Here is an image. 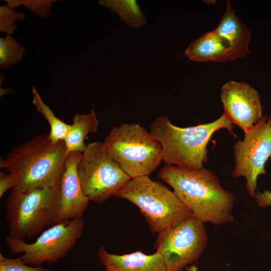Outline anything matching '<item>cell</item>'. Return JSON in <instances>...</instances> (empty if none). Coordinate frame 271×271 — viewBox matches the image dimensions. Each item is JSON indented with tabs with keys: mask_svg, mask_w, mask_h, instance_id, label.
Here are the masks:
<instances>
[{
	"mask_svg": "<svg viewBox=\"0 0 271 271\" xmlns=\"http://www.w3.org/2000/svg\"><path fill=\"white\" fill-rule=\"evenodd\" d=\"M159 177L173 189L180 201L204 223L222 225L232 222L234 196L226 190L217 177L204 167L188 170L165 165Z\"/></svg>",
	"mask_w": 271,
	"mask_h": 271,
	"instance_id": "6da1fadb",
	"label": "cell"
},
{
	"mask_svg": "<svg viewBox=\"0 0 271 271\" xmlns=\"http://www.w3.org/2000/svg\"><path fill=\"white\" fill-rule=\"evenodd\" d=\"M67 155L64 141L54 143L49 134H40L1 158L0 168L14 178L13 188L54 186L59 184Z\"/></svg>",
	"mask_w": 271,
	"mask_h": 271,
	"instance_id": "7a4b0ae2",
	"label": "cell"
},
{
	"mask_svg": "<svg viewBox=\"0 0 271 271\" xmlns=\"http://www.w3.org/2000/svg\"><path fill=\"white\" fill-rule=\"evenodd\" d=\"M150 128L161 145L165 165L188 170L204 167L208 160L207 146L215 132L225 128L234 136L233 126L224 114L213 122L185 127L174 125L167 116H160Z\"/></svg>",
	"mask_w": 271,
	"mask_h": 271,
	"instance_id": "3957f363",
	"label": "cell"
},
{
	"mask_svg": "<svg viewBox=\"0 0 271 271\" xmlns=\"http://www.w3.org/2000/svg\"><path fill=\"white\" fill-rule=\"evenodd\" d=\"M59 184L26 190L12 189L6 202L8 236L25 240L58 223Z\"/></svg>",
	"mask_w": 271,
	"mask_h": 271,
	"instance_id": "277c9868",
	"label": "cell"
},
{
	"mask_svg": "<svg viewBox=\"0 0 271 271\" xmlns=\"http://www.w3.org/2000/svg\"><path fill=\"white\" fill-rule=\"evenodd\" d=\"M102 146L131 179L149 176L162 161V147L144 127L122 123L112 127Z\"/></svg>",
	"mask_w": 271,
	"mask_h": 271,
	"instance_id": "5b68a950",
	"label": "cell"
},
{
	"mask_svg": "<svg viewBox=\"0 0 271 271\" xmlns=\"http://www.w3.org/2000/svg\"><path fill=\"white\" fill-rule=\"evenodd\" d=\"M114 196L136 205L153 233L168 230L192 214L173 191L149 176L131 179Z\"/></svg>",
	"mask_w": 271,
	"mask_h": 271,
	"instance_id": "8992f818",
	"label": "cell"
},
{
	"mask_svg": "<svg viewBox=\"0 0 271 271\" xmlns=\"http://www.w3.org/2000/svg\"><path fill=\"white\" fill-rule=\"evenodd\" d=\"M77 172L84 195L97 204L115 196L131 179L109 156L100 142L86 145L81 153Z\"/></svg>",
	"mask_w": 271,
	"mask_h": 271,
	"instance_id": "52a82bcc",
	"label": "cell"
},
{
	"mask_svg": "<svg viewBox=\"0 0 271 271\" xmlns=\"http://www.w3.org/2000/svg\"><path fill=\"white\" fill-rule=\"evenodd\" d=\"M85 222L75 218L56 223L43 231L32 243L6 237L7 245L13 254L23 253L20 257L27 264L36 266L54 263L65 256L83 234Z\"/></svg>",
	"mask_w": 271,
	"mask_h": 271,
	"instance_id": "ba28073f",
	"label": "cell"
},
{
	"mask_svg": "<svg viewBox=\"0 0 271 271\" xmlns=\"http://www.w3.org/2000/svg\"><path fill=\"white\" fill-rule=\"evenodd\" d=\"M207 241L204 223L192 214L158 233L155 246L162 254L167 271H182L200 258Z\"/></svg>",
	"mask_w": 271,
	"mask_h": 271,
	"instance_id": "9c48e42d",
	"label": "cell"
},
{
	"mask_svg": "<svg viewBox=\"0 0 271 271\" xmlns=\"http://www.w3.org/2000/svg\"><path fill=\"white\" fill-rule=\"evenodd\" d=\"M244 133L243 140L236 142L233 147L235 165L232 176L244 177L247 192L254 197L258 177L266 174L265 165L271 157V118L262 116Z\"/></svg>",
	"mask_w": 271,
	"mask_h": 271,
	"instance_id": "30bf717a",
	"label": "cell"
},
{
	"mask_svg": "<svg viewBox=\"0 0 271 271\" xmlns=\"http://www.w3.org/2000/svg\"><path fill=\"white\" fill-rule=\"evenodd\" d=\"M223 114L244 132L250 130L262 117L260 98L249 84L229 81L220 90Z\"/></svg>",
	"mask_w": 271,
	"mask_h": 271,
	"instance_id": "8fae6325",
	"label": "cell"
},
{
	"mask_svg": "<svg viewBox=\"0 0 271 271\" xmlns=\"http://www.w3.org/2000/svg\"><path fill=\"white\" fill-rule=\"evenodd\" d=\"M81 153L72 152L66 157L60 182L58 223L82 218L89 199L83 194L77 172Z\"/></svg>",
	"mask_w": 271,
	"mask_h": 271,
	"instance_id": "7c38bea8",
	"label": "cell"
},
{
	"mask_svg": "<svg viewBox=\"0 0 271 271\" xmlns=\"http://www.w3.org/2000/svg\"><path fill=\"white\" fill-rule=\"evenodd\" d=\"M214 31L226 44L229 61L244 57L250 53L251 30L235 15L229 1H227L225 12Z\"/></svg>",
	"mask_w": 271,
	"mask_h": 271,
	"instance_id": "4fadbf2b",
	"label": "cell"
},
{
	"mask_svg": "<svg viewBox=\"0 0 271 271\" xmlns=\"http://www.w3.org/2000/svg\"><path fill=\"white\" fill-rule=\"evenodd\" d=\"M98 257L105 267L115 271H167L159 251L146 254L138 251L123 255L108 252L103 246L98 251Z\"/></svg>",
	"mask_w": 271,
	"mask_h": 271,
	"instance_id": "5bb4252c",
	"label": "cell"
},
{
	"mask_svg": "<svg viewBox=\"0 0 271 271\" xmlns=\"http://www.w3.org/2000/svg\"><path fill=\"white\" fill-rule=\"evenodd\" d=\"M185 54L190 59L197 62L229 61L228 48L214 30L191 43Z\"/></svg>",
	"mask_w": 271,
	"mask_h": 271,
	"instance_id": "9a60e30c",
	"label": "cell"
},
{
	"mask_svg": "<svg viewBox=\"0 0 271 271\" xmlns=\"http://www.w3.org/2000/svg\"><path fill=\"white\" fill-rule=\"evenodd\" d=\"M99 122L93 108L86 114L77 113L64 141L68 154L72 152L82 153L86 147L84 140L90 133L98 129Z\"/></svg>",
	"mask_w": 271,
	"mask_h": 271,
	"instance_id": "2e32d148",
	"label": "cell"
},
{
	"mask_svg": "<svg viewBox=\"0 0 271 271\" xmlns=\"http://www.w3.org/2000/svg\"><path fill=\"white\" fill-rule=\"evenodd\" d=\"M99 5L117 14L127 27L138 28L144 26L147 19L134 0H100Z\"/></svg>",
	"mask_w": 271,
	"mask_h": 271,
	"instance_id": "e0dca14e",
	"label": "cell"
},
{
	"mask_svg": "<svg viewBox=\"0 0 271 271\" xmlns=\"http://www.w3.org/2000/svg\"><path fill=\"white\" fill-rule=\"evenodd\" d=\"M33 103L37 110L47 120L50 128L49 136L54 143L64 141L69 130L71 124H67L57 117L50 108L43 101L35 86L33 87Z\"/></svg>",
	"mask_w": 271,
	"mask_h": 271,
	"instance_id": "ac0fdd59",
	"label": "cell"
},
{
	"mask_svg": "<svg viewBox=\"0 0 271 271\" xmlns=\"http://www.w3.org/2000/svg\"><path fill=\"white\" fill-rule=\"evenodd\" d=\"M26 50L9 35L0 38V68L8 69L21 61Z\"/></svg>",
	"mask_w": 271,
	"mask_h": 271,
	"instance_id": "d6986e66",
	"label": "cell"
},
{
	"mask_svg": "<svg viewBox=\"0 0 271 271\" xmlns=\"http://www.w3.org/2000/svg\"><path fill=\"white\" fill-rule=\"evenodd\" d=\"M6 5L14 9L24 6L38 17L45 18L52 12L51 5L55 0H5Z\"/></svg>",
	"mask_w": 271,
	"mask_h": 271,
	"instance_id": "ffe728a7",
	"label": "cell"
},
{
	"mask_svg": "<svg viewBox=\"0 0 271 271\" xmlns=\"http://www.w3.org/2000/svg\"><path fill=\"white\" fill-rule=\"evenodd\" d=\"M25 20L24 12L15 10L7 5L0 7V32L7 35H13L18 26L16 21Z\"/></svg>",
	"mask_w": 271,
	"mask_h": 271,
	"instance_id": "44dd1931",
	"label": "cell"
},
{
	"mask_svg": "<svg viewBox=\"0 0 271 271\" xmlns=\"http://www.w3.org/2000/svg\"><path fill=\"white\" fill-rule=\"evenodd\" d=\"M0 271H51L41 266H31L26 264L21 257L15 258L6 257L0 253Z\"/></svg>",
	"mask_w": 271,
	"mask_h": 271,
	"instance_id": "7402d4cb",
	"label": "cell"
},
{
	"mask_svg": "<svg viewBox=\"0 0 271 271\" xmlns=\"http://www.w3.org/2000/svg\"><path fill=\"white\" fill-rule=\"evenodd\" d=\"M15 183L14 178L10 174L4 172L0 173V198L9 189L15 187Z\"/></svg>",
	"mask_w": 271,
	"mask_h": 271,
	"instance_id": "603a6c76",
	"label": "cell"
},
{
	"mask_svg": "<svg viewBox=\"0 0 271 271\" xmlns=\"http://www.w3.org/2000/svg\"><path fill=\"white\" fill-rule=\"evenodd\" d=\"M256 202L261 208H266L271 205V192L264 191L263 192L256 191L254 196Z\"/></svg>",
	"mask_w": 271,
	"mask_h": 271,
	"instance_id": "cb8c5ba5",
	"label": "cell"
},
{
	"mask_svg": "<svg viewBox=\"0 0 271 271\" xmlns=\"http://www.w3.org/2000/svg\"><path fill=\"white\" fill-rule=\"evenodd\" d=\"M188 271H197L198 268L196 266L192 265L189 267H186Z\"/></svg>",
	"mask_w": 271,
	"mask_h": 271,
	"instance_id": "d4e9b609",
	"label": "cell"
},
{
	"mask_svg": "<svg viewBox=\"0 0 271 271\" xmlns=\"http://www.w3.org/2000/svg\"><path fill=\"white\" fill-rule=\"evenodd\" d=\"M105 271H115V270L110 267H105Z\"/></svg>",
	"mask_w": 271,
	"mask_h": 271,
	"instance_id": "484cf974",
	"label": "cell"
}]
</instances>
